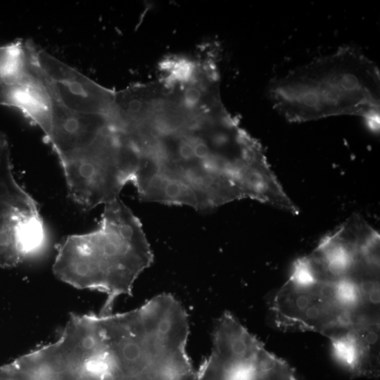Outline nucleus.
<instances>
[{
	"instance_id": "nucleus-1",
	"label": "nucleus",
	"mask_w": 380,
	"mask_h": 380,
	"mask_svg": "<svg viewBox=\"0 0 380 380\" xmlns=\"http://www.w3.org/2000/svg\"><path fill=\"white\" fill-rule=\"evenodd\" d=\"M99 315L96 380H195L186 350L189 316L172 295H157L128 312Z\"/></svg>"
},
{
	"instance_id": "nucleus-2",
	"label": "nucleus",
	"mask_w": 380,
	"mask_h": 380,
	"mask_svg": "<svg viewBox=\"0 0 380 380\" xmlns=\"http://www.w3.org/2000/svg\"><path fill=\"white\" fill-rule=\"evenodd\" d=\"M268 93L274 109L291 122L355 115L371 129L379 128V70L354 46H341L275 78Z\"/></svg>"
},
{
	"instance_id": "nucleus-3",
	"label": "nucleus",
	"mask_w": 380,
	"mask_h": 380,
	"mask_svg": "<svg viewBox=\"0 0 380 380\" xmlns=\"http://www.w3.org/2000/svg\"><path fill=\"white\" fill-rule=\"evenodd\" d=\"M103 206L96 229L70 235L59 245L53 272L73 287L105 293L99 314L108 315L118 297L132 295L153 254L140 220L120 198Z\"/></svg>"
},
{
	"instance_id": "nucleus-4",
	"label": "nucleus",
	"mask_w": 380,
	"mask_h": 380,
	"mask_svg": "<svg viewBox=\"0 0 380 380\" xmlns=\"http://www.w3.org/2000/svg\"><path fill=\"white\" fill-rule=\"evenodd\" d=\"M43 132L58 158L70 197L82 208L120 198L130 183L129 151L108 116L70 111L52 96L51 121Z\"/></svg>"
},
{
	"instance_id": "nucleus-5",
	"label": "nucleus",
	"mask_w": 380,
	"mask_h": 380,
	"mask_svg": "<svg viewBox=\"0 0 380 380\" xmlns=\"http://www.w3.org/2000/svg\"><path fill=\"white\" fill-rule=\"evenodd\" d=\"M379 232L354 214L300 260L315 281L379 277Z\"/></svg>"
},
{
	"instance_id": "nucleus-6",
	"label": "nucleus",
	"mask_w": 380,
	"mask_h": 380,
	"mask_svg": "<svg viewBox=\"0 0 380 380\" xmlns=\"http://www.w3.org/2000/svg\"><path fill=\"white\" fill-rule=\"evenodd\" d=\"M46 241L38 205L15 179L9 145L0 135V266H16L41 251Z\"/></svg>"
},
{
	"instance_id": "nucleus-7",
	"label": "nucleus",
	"mask_w": 380,
	"mask_h": 380,
	"mask_svg": "<svg viewBox=\"0 0 380 380\" xmlns=\"http://www.w3.org/2000/svg\"><path fill=\"white\" fill-rule=\"evenodd\" d=\"M270 310L274 324L283 330L311 331L329 336L354 324L352 314L338 298L336 281L303 285L288 279L272 297Z\"/></svg>"
},
{
	"instance_id": "nucleus-8",
	"label": "nucleus",
	"mask_w": 380,
	"mask_h": 380,
	"mask_svg": "<svg viewBox=\"0 0 380 380\" xmlns=\"http://www.w3.org/2000/svg\"><path fill=\"white\" fill-rule=\"evenodd\" d=\"M36 57L51 94L61 106L77 113L110 114L115 92L42 49L37 48Z\"/></svg>"
},
{
	"instance_id": "nucleus-9",
	"label": "nucleus",
	"mask_w": 380,
	"mask_h": 380,
	"mask_svg": "<svg viewBox=\"0 0 380 380\" xmlns=\"http://www.w3.org/2000/svg\"><path fill=\"white\" fill-rule=\"evenodd\" d=\"M379 322H365L341 329L328 336L336 360L353 376L379 375Z\"/></svg>"
},
{
	"instance_id": "nucleus-10",
	"label": "nucleus",
	"mask_w": 380,
	"mask_h": 380,
	"mask_svg": "<svg viewBox=\"0 0 380 380\" xmlns=\"http://www.w3.org/2000/svg\"><path fill=\"white\" fill-rule=\"evenodd\" d=\"M202 98L201 88L196 85L194 82L184 89L182 103L189 109L194 110L200 103Z\"/></svg>"
},
{
	"instance_id": "nucleus-11",
	"label": "nucleus",
	"mask_w": 380,
	"mask_h": 380,
	"mask_svg": "<svg viewBox=\"0 0 380 380\" xmlns=\"http://www.w3.org/2000/svg\"><path fill=\"white\" fill-rule=\"evenodd\" d=\"M0 380H25V379L11 362L0 367Z\"/></svg>"
}]
</instances>
